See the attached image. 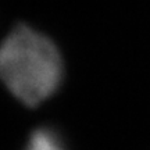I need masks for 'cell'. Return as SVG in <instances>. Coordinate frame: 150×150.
I'll return each instance as SVG.
<instances>
[{
	"label": "cell",
	"instance_id": "cell-1",
	"mask_svg": "<svg viewBox=\"0 0 150 150\" xmlns=\"http://www.w3.org/2000/svg\"><path fill=\"white\" fill-rule=\"evenodd\" d=\"M0 79L22 104H42L64 81L59 47L46 35L18 24L0 43Z\"/></svg>",
	"mask_w": 150,
	"mask_h": 150
},
{
	"label": "cell",
	"instance_id": "cell-2",
	"mask_svg": "<svg viewBox=\"0 0 150 150\" xmlns=\"http://www.w3.org/2000/svg\"><path fill=\"white\" fill-rule=\"evenodd\" d=\"M24 150H68V146L57 129L46 125L31 132Z\"/></svg>",
	"mask_w": 150,
	"mask_h": 150
}]
</instances>
